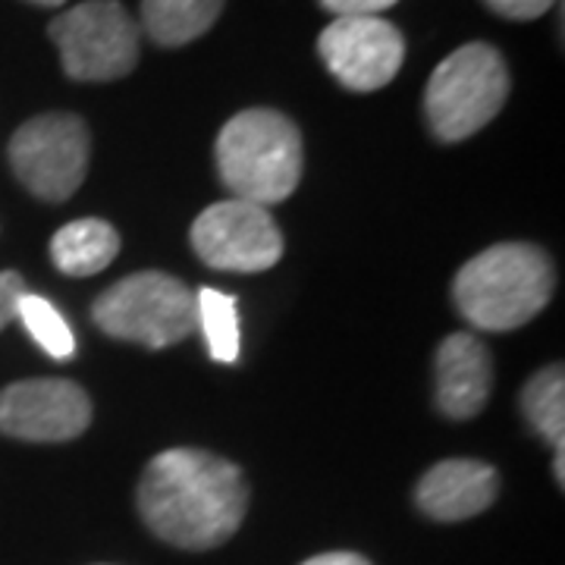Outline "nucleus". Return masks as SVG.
<instances>
[{
	"mask_svg": "<svg viewBox=\"0 0 565 565\" xmlns=\"http://www.w3.org/2000/svg\"><path fill=\"white\" fill-rule=\"evenodd\" d=\"M248 484L239 465L204 449H167L139 484V512L161 541L180 550L226 544L245 519Z\"/></svg>",
	"mask_w": 565,
	"mask_h": 565,
	"instance_id": "obj_1",
	"label": "nucleus"
},
{
	"mask_svg": "<svg viewBox=\"0 0 565 565\" xmlns=\"http://www.w3.org/2000/svg\"><path fill=\"white\" fill-rule=\"evenodd\" d=\"M302 565H371L359 553H321V556H311Z\"/></svg>",
	"mask_w": 565,
	"mask_h": 565,
	"instance_id": "obj_21",
	"label": "nucleus"
},
{
	"mask_svg": "<svg viewBox=\"0 0 565 565\" xmlns=\"http://www.w3.org/2000/svg\"><path fill=\"white\" fill-rule=\"evenodd\" d=\"M217 170L239 202H282L302 180V132L280 110H243L217 136Z\"/></svg>",
	"mask_w": 565,
	"mask_h": 565,
	"instance_id": "obj_3",
	"label": "nucleus"
},
{
	"mask_svg": "<svg viewBox=\"0 0 565 565\" xmlns=\"http://www.w3.org/2000/svg\"><path fill=\"white\" fill-rule=\"evenodd\" d=\"M120 255V236L110 223L85 217L57 230L51 239V258L66 277H92Z\"/></svg>",
	"mask_w": 565,
	"mask_h": 565,
	"instance_id": "obj_13",
	"label": "nucleus"
},
{
	"mask_svg": "<svg viewBox=\"0 0 565 565\" xmlns=\"http://www.w3.org/2000/svg\"><path fill=\"white\" fill-rule=\"evenodd\" d=\"M17 321L32 333V340L57 362H66L76 352V337L70 330V323L63 321V315L35 292H22L20 308H17Z\"/></svg>",
	"mask_w": 565,
	"mask_h": 565,
	"instance_id": "obj_17",
	"label": "nucleus"
},
{
	"mask_svg": "<svg viewBox=\"0 0 565 565\" xmlns=\"http://www.w3.org/2000/svg\"><path fill=\"white\" fill-rule=\"evenodd\" d=\"M92 318L114 340L167 349L195 330V292L170 274L141 270L104 289Z\"/></svg>",
	"mask_w": 565,
	"mask_h": 565,
	"instance_id": "obj_5",
	"label": "nucleus"
},
{
	"mask_svg": "<svg viewBox=\"0 0 565 565\" xmlns=\"http://www.w3.org/2000/svg\"><path fill=\"white\" fill-rule=\"evenodd\" d=\"M500 493L497 468L478 459H446L437 462L415 490V500L424 515L437 522H465L481 515Z\"/></svg>",
	"mask_w": 565,
	"mask_h": 565,
	"instance_id": "obj_11",
	"label": "nucleus"
},
{
	"mask_svg": "<svg viewBox=\"0 0 565 565\" xmlns=\"http://www.w3.org/2000/svg\"><path fill=\"white\" fill-rule=\"evenodd\" d=\"M323 66L352 92H377L405 61L403 32L384 17H337L318 39Z\"/></svg>",
	"mask_w": 565,
	"mask_h": 565,
	"instance_id": "obj_9",
	"label": "nucleus"
},
{
	"mask_svg": "<svg viewBox=\"0 0 565 565\" xmlns=\"http://www.w3.org/2000/svg\"><path fill=\"white\" fill-rule=\"evenodd\" d=\"M192 248L214 270L262 274L280 262L282 233L267 207L226 199L195 217Z\"/></svg>",
	"mask_w": 565,
	"mask_h": 565,
	"instance_id": "obj_8",
	"label": "nucleus"
},
{
	"mask_svg": "<svg viewBox=\"0 0 565 565\" xmlns=\"http://www.w3.org/2000/svg\"><path fill=\"white\" fill-rule=\"evenodd\" d=\"M493 386L490 349L471 333H452L437 349V405L446 418H475L484 412Z\"/></svg>",
	"mask_w": 565,
	"mask_h": 565,
	"instance_id": "obj_12",
	"label": "nucleus"
},
{
	"mask_svg": "<svg viewBox=\"0 0 565 565\" xmlns=\"http://www.w3.org/2000/svg\"><path fill=\"white\" fill-rule=\"evenodd\" d=\"M92 424V399L63 377H35L0 390V434L29 444L76 440Z\"/></svg>",
	"mask_w": 565,
	"mask_h": 565,
	"instance_id": "obj_10",
	"label": "nucleus"
},
{
	"mask_svg": "<svg viewBox=\"0 0 565 565\" xmlns=\"http://www.w3.org/2000/svg\"><path fill=\"white\" fill-rule=\"evenodd\" d=\"M556 274L544 248L503 243L475 255L456 274L452 299L475 330L505 333L537 318L553 299Z\"/></svg>",
	"mask_w": 565,
	"mask_h": 565,
	"instance_id": "obj_2",
	"label": "nucleus"
},
{
	"mask_svg": "<svg viewBox=\"0 0 565 565\" xmlns=\"http://www.w3.org/2000/svg\"><path fill=\"white\" fill-rule=\"evenodd\" d=\"M509 98V70L490 44H465L452 51L427 82L424 114L440 141H462L484 129Z\"/></svg>",
	"mask_w": 565,
	"mask_h": 565,
	"instance_id": "obj_4",
	"label": "nucleus"
},
{
	"mask_svg": "<svg viewBox=\"0 0 565 565\" xmlns=\"http://www.w3.org/2000/svg\"><path fill=\"white\" fill-rule=\"evenodd\" d=\"M29 3H35V7H61L63 0H29Z\"/></svg>",
	"mask_w": 565,
	"mask_h": 565,
	"instance_id": "obj_22",
	"label": "nucleus"
},
{
	"mask_svg": "<svg viewBox=\"0 0 565 565\" xmlns=\"http://www.w3.org/2000/svg\"><path fill=\"white\" fill-rule=\"evenodd\" d=\"M63 73L76 82H114L136 70L139 25L117 0H85L47 25Z\"/></svg>",
	"mask_w": 565,
	"mask_h": 565,
	"instance_id": "obj_6",
	"label": "nucleus"
},
{
	"mask_svg": "<svg viewBox=\"0 0 565 565\" xmlns=\"http://www.w3.org/2000/svg\"><path fill=\"white\" fill-rule=\"evenodd\" d=\"M195 330H202L211 359L233 364L239 359V308L236 296L221 289H199L195 292Z\"/></svg>",
	"mask_w": 565,
	"mask_h": 565,
	"instance_id": "obj_15",
	"label": "nucleus"
},
{
	"mask_svg": "<svg viewBox=\"0 0 565 565\" xmlns=\"http://www.w3.org/2000/svg\"><path fill=\"white\" fill-rule=\"evenodd\" d=\"M522 412L534 424V430L544 434V440L563 449L565 440V377L563 364L544 367L534 374L522 390Z\"/></svg>",
	"mask_w": 565,
	"mask_h": 565,
	"instance_id": "obj_16",
	"label": "nucleus"
},
{
	"mask_svg": "<svg viewBox=\"0 0 565 565\" xmlns=\"http://www.w3.org/2000/svg\"><path fill=\"white\" fill-rule=\"evenodd\" d=\"M223 0H141V29L161 47L202 39L217 22Z\"/></svg>",
	"mask_w": 565,
	"mask_h": 565,
	"instance_id": "obj_14",
	"label": "nucleus"
},
{
	"mask_svg": "<svg viewBox=\"0 0 565 565\" xmlns=\"http://www.w3.org/2000/svg\"><path fill=\"white\" fill-rule=\"evenodd\" d=\"M92 136L76 114H41L10 139V167L41 202L61 204L79 192L88 173Z\"/></svg>",
	"mask_w": 565,
	"mask_h": 565,
	"instance_id": "obj_7",
	"label": "nucleus"
},
{
	"mask_svg": "<svg viewBox=\"0 0 565 565\" xmlns=\"http://www.w3.org/2000/svg\"><path fill=\"white\" fill-rule=\"evenodd\" d=\"M25 282L17 270H3L0 274V330H7L10 323L17 321V308H20Z\"/></svg>",
	"mask_w": 565,
	"mask_h": 565,
	"instance_id": "obj_18",
	"label": "nucleus"
},
{
	"mask_svg": "<svg viewBox=\"0 0 565 565\" xmlns=\"http://www.w3.org/2000/svg\"><path fill=\"white\" fill-rule=\"evenodd\" d=\"M484 3L493 13L519 22L537 20V17H544L546 10L553 7V0H484Z\"/></svg>",
	"mask_w": 565,
	"mask_h": 565,
	"instance_id": "obj_19",
	"label": "nucleus"
},
{
	"mask_svg": "<svg viewBox=\"0 0 565 565\" xmlns=\"http://www.w3.org/2000/svg\"><path fill=\"white\" fill-rule=\"evenodd\" d=\"M399 0H321L323 10L337 13V17H381Z\"/></svg>",
	"mask_w": 565,
	"mask_h": 565,
	"instance_id": "obj_20",
	"label": "nucleus"
}]
</instances>
